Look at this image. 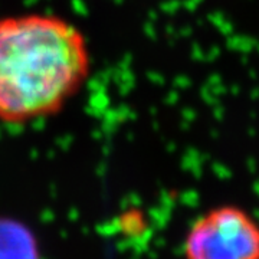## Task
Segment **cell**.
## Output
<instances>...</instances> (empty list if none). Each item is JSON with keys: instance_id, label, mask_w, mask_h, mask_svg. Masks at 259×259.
Returning a JSON list of instances; mask_svg holds the SVG:
<instances>
[{"instance_id": "1", "label": "cell", "mask_w": 259, "mask_h": 259, "mask_svg": "<svg viewBox=\"0 0 259 259\" xmlns=\"http://www.w3.org/2000/svg\"><path fill=\"white\" fill-rule=\"evenodd\" d=\"M91 69L87 39L44 13L0 19V121L25 124L59 112Z\"/></svg>"}, {"instance_id": "2", "label": "cell", "mask_w": 259, "mask_h": 259, "mask_svg": "<svg viewBox=\"0 0 259 259\" xmlns=\"http://www.w3.org/2000/svg\"><path fill=\"white\" fill-rule=\"evenodd\" d=\"M185 259H259V222L238 206H218L189 228Z\"/></svg>"}, {"instance_id": "3", "label": "cell", "mask_w": 259, "mask_h": 259, "mask_svg": "<svg viewBox=\"0 0 259 259\" xmlns=\"http://www.w3.org/2000/svg\"><path fill=\"white\" fill-rule=\"evenodd\" d=\"M0 259H39L36 238L26 225L0 218Z\"/></svg>"}]
</instances>
